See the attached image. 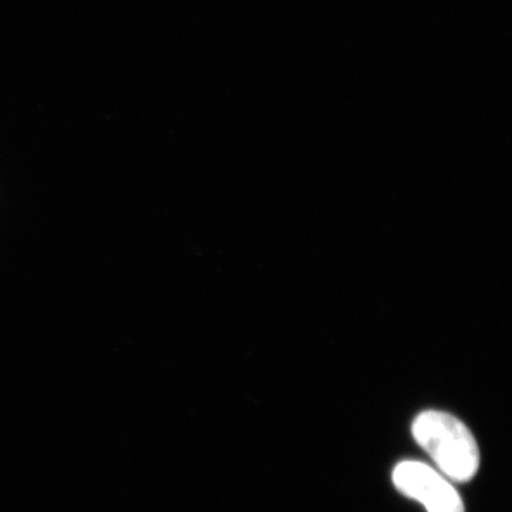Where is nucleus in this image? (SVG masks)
I'll return each instance as SVG.
<instances>
[{
	"mask_svg": "<svg viewBox=\"0 0 512 512\" xmlns=\"http://www.w3.org/2000/svg\"><path fill=\"white\" fill-rule=\"evenodd\" d=\"M414 440L451 481H468L480 468V450L473 433L457 417L437 410L420 413L413 421Z\"/></svg>",
	"mask_w": 512,
	"mask_h": 512,
	"instance_id": "1",
	"label": "nucleus"
},
{
	"mask_svg": "<svg viewBox=\"0 0 512 512\" xmlns=\"http://www.w3.org/2000/svg\"><path fill=\"white\" fill-rule=\"evenodd\" d=\"M393 483L400 493L416 500L427 512H466L451 480L437 468L421 461L407 460L393 470Z\"/></svg>",
	"mask_w": 512,
	"mask_h": 512,
	"instance_id": "2",
	"label": "nucleus"
}]
</instances>
